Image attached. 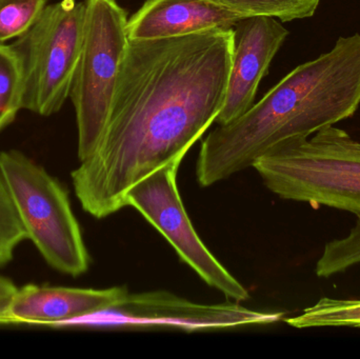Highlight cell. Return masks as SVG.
I'll list each match as a JSON object with an SVG mask.
<instances>
[{"instance_id": "5bb4252c", "label": "cell", "mask_w": 360, "mask_h": 359, "mask_svg": "<svg viewBox=\"0 0 360 359\" xmlns=\"http://www.w3.org/2000/svg\"><path fill=\"white\" fill-rule=\"evenodd\" d=\"M239 16L272 17L283 22L310 18L321 0H210Z\"/></svg>"}, {"instance_id": "277c9868", "label": "cell", "mask_w": 360, "mask_h": 359, "mask_svg": "<svg viewBox=\"0 0 360 359\" xmlns=\"http://www.w3.org/2000/svg\"><path fill=\"white\" fill-rule=\"evenodd\" d=\"M0 170L27 240L46 263L72 278L86 273L90 255L67 190L44 167L17 150L0 153Z\"/></svg>"}, {"instance_id": "3957f363", "label": "cell", "mask_w": 360, "mask_h": 359, "mask_svg": "<svg viewBox=\"0 0 360 359\" xmlns=\"http://www.w3.org/2000/svg\"><path fill=\"white\" fill-rule=\"evenodd\" d=\"M252 168L283 200L360 215V141L335 126L277 143Z\"/></svg>"}, {"instance_id": "5b68a950", "label": "cell", "mask_w": 360, "mask_h": 359, "mask_svg": "<svg viewBox=\"0 0 360 359\" xmlns=\"http://www.w3.org/2000/svg\"><path fill=\"white\" fill-rule=\"evenodd\" d=\"M84 44L70 93L77 122L79 162L95 151L107 128L130 44L128 15L116 0H84Z\"/></svg>"}, {"instance_id": "9c48e42d", "label": "cell", "mask_w": 360, "mask_h": 359, "mask_svg": "<svg viewBox=\"0 0 360 359\" xmlns=\"http://www.w3.org/2000/svg\"><path fill=\"white\" fill-rule=\"evenodd\" d=\"M289 31L272 17L240 19L233 27V51L224 107L216 122L226 124L248 111Z\"/></svg>"}, {"instance_id": "ba28073f", "label": "cell", "mask_w": 360, "mask_h": 359, "mask_svg": "<svg viewBox=\"0 0 360 359\" xmlns=\"http://www.w3.org/2000/svg\"><path fill=\"white\" fill-rule=\"evenodd\" d=\"M182 159L170 160L133 185L127 195V207L139 211L205 284L226 299L237 303L248 301V289L212 254L186 214L177 187V173Z\"/></svg>"}, {"instance_id": "7c38bea8", "label": "cell", "mask_w": 360, "mask_h": 359, "mask_svg": "<svg viewBox=\"0 0 360 359\" xmlns=\"http://www.w3.org/2000/svg\"><path fill=\"white\" fill-rule=\"evenodd\" d=\"M296 329L360 328V299L323 297L300 315L285 318Z\"/></svg>"}, {"instance_id": "8fae6325", "label": "cell", "mask_w": 360, "mask_h": 359, "mask_svg": "<svg viewBox=\"0 0 360 359\" xmlns=\"http://www.w3.org/2000/svg\"><path fill=\"white\" fill-rule=\"evenodd\" d=\"M243 18L210 0H147L129 18V37L166 39L212 30H230Z\"/></svg>"}, {"instance_id": "ac0fdd59", "label": "cell", "mask_w": 360, "mask_h": 359, "mask_svg": "<svg viewBox=\"0 0 360 359\" xmlns=\"http://www.w3.org/2000/svg\"><path fill=\"white\" fill-rule=\"evenodd\" d=\"M16 290L12 280L0 275V325H6L8 306Z\"/></svg>"}, {"instance_id": "2e32d148", "label": "cell", "mask_w": 360, "mask_h": 359, "mask_svg": "<svg viewBox=\"0 0 360 359\" xmlns=\"http://www.w3.org/2000/svg\"><path fill=\"white\" fill-rule=\"evenodd\" d=\"M46 8V0H0V42L20 38Z\"/></svg>"}, {"instance_id": "7a4b0ae2", "label": "cell", "mask_w": 360, "mask_h": 359, "mask_svg": "<svg viewBox=\"0 0 360 359\" xmlns=\"http://www.w3.org/2000/svg\"><path fill=\"white\" fill-rule=\"evenodd\" d=\"M360 107V34L296 67L243 115L201 143L197 181L210 187L252 168L281 141L309 137L352 117Z\"/></svg>"}, {"instance_id": "4fadbf2b", "label": "cell", "mask_w": 360, "mask_h": 359, "mask_svg": "<svg viewBox=\"0 0 360 359\" xmlns=\"http://www.w3.org/2000/svg\"><path fill=\"white\" fill-rule=\"evenodd\" d=\"M23 91L25 74L20 54L14 44L0 42V132L23 109Z\"/></svg>"}, {"instance_id": "52a82bcc", "label": "cell", "mask_w": 360, "mask_h": 359, "mask_svg": "<svg viewBox=\"0 0 360 359\" xmlns=\"http://www.w3.org/2000/svg\"><path fill=\"white\" fill-rule=\"evenodd\" d=\"M283 312H262L233 303L205 305L167 291L130 293L107 309L59 325L57 329H177L195 332L274 324Z\"/></svg>"}, {"instance_id": "30bf717a", "label": "cell", "mask_w": 360, "mask_h": 359, "mask_svg": "<svg viewBox=\"0 0 360 359\" xmlns=\"http://www.w3.org/2000/svg\"><path fill=\"white\" fill-rule=\"evenodd\" d=\"M128 293L127 287L96 290L27 285L17 288L8 306L6 325L57 328L74 318L107 309Z\"/></svg>"}, {"instance_id": "8992f818", "label": "cell", "mask_w": 360, "mask_h": 359, "mask_svg": "<svg viewBox=\"0 0 360 359\" xmlns=\"http://www.w3.org/2000/svg\"><path fill=\"white\" fill-rule=\"evenodd\" d=\"M86 4L61 0L46 6L15 48L25 74L23 109L41 116L60 111L70 97L84 44Z\"/></svg>"}, {"instance_id": "6da1fadb", "label": "cell", "mask_w": 360, "mask_h": 359, "mask_svg": "<svg viewBox=\"0 0 360 359\" xmlns=\"http://www.w3.org/2000/svg\"><path fill=\"white\" fill-rule=\"evenodd\" d=\"M232 51L233 29L130 39L107 128L71 174L86 213L101 219L126 208L133 185L184 158L224 107Z\"/></svg>"}, {"instance_id": "9a60e30c", "label": "cell", "mask_w": 360, "mask_h": 359, "mask_svg": "<svg viewBox=\"0 0 360 359\" xmlns=\"http://www.w3.org/2000/svg\"><path fill=\"white\" fill-rule=\"evenodd\" d=\"M348 235L327 242L317 261L315 272L321 278H329L360 265V215Z\"/></svg>"}, {"instance_id": "e0dca14e", "label": "cell", "mask_w": 360, "mask_h": 359, "mask_svg": "<svg viewBox=\"0 0 360 359\" xmlns=\"http://www.w3.org/2000/svg\"><path fill=\"white\" fill-rule=\"evenodd\" d=\"M25 240L27 232L0 170V268L12 261L17 247Z\"/></svg>"}]
</instances>
